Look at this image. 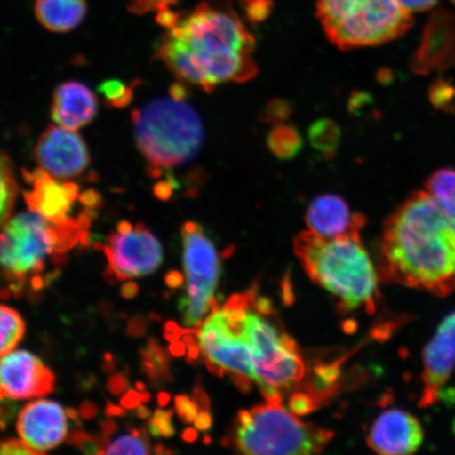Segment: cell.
Masks as SVG:
<instances>
[{
  "label": "cell",
  "instance_id": "6da1fadb",
  "mask_svg": "<svg viewBox=\"0 0 455 455\" xmlns=\"http://www.w3.org/2000/svg\"><path fill=\"white\" fill-rule=\"evenodd\" d=\"M166 20L157 55L180 82L212 93L220 84L247 83L259 73L252 33L227 5L171 11Z\"/></svg>",
  "mask_w": 455,
  "mask_h": 455
},
{
  "label": "cell",
  "instance_id": "7a4b0ae2",
  "mask_svg": "<svg viewBox=\"0 0 455 455\" xmlns=\"http://www.w3.org/2000/svg\"><path fill=\"white\" fill-rule=\"evenodd\" d=\"M379 275L436 297L455 291V233L430 193H414L386 220Z\"/></svg>",
  "mask_w": 455,
  "mask_h": 455
},
{
  "label": "cell",
  "instance_id": "3957f363",
  "mask_svg": "<svg viewBox=\"0 0 455 455\" xmlns=\"http://www.w3.org/2000/svg\"><path fill=\"white\" fill-rule=\"evenodd\" d=\"M361 235L335 238L304 231L295 237L294 251L311 280L339 299V309L348 313L377 310L379 275L363 248Z\"/></svg>",
  "mask_w": 455,
  "mask_h": 455
},
{
  "label": "cell",
  "instance_id": "277c9868",
  "mask_svg": "<svg viewBox=\"0 0 455 455\" xmlns=\"http://www.w3.org/2000/svg\"><path fill=\"white\" fill-rule=\"evenodd\" d=\"M136 146L152 178L181 166L201 149V117L185 99L170 95L148 102L132 113Z\"/></svg>",
  "mask_w": 455,
  "mask_h": 455
},
{
  "label": "cell",
  "instance_id": "5b68a950",
  "mask_svg": "<svg viewBox=\"0 0 455 455\" xmlns=\"http://www.w3.org/2000/svg\"><path fill=\"white\" fill-rule=\"evenodd\" d=\"M316 13L329 42L344 51L395 41L413 22L398 0H318Z\"/></svg>",
  "mask_w": 455,
  "mask_h": 455
},
{
  "label": "cell",
  "instance_id": "8992f818",
  "mask_svg": "<svg viewBox=\"0 0 455 455\" xmlns=\"http://www.w3.org/2000/svg\"><path fill=\"white\" fill-rule=\"evenodd\" d=\"M334 434L305 424L281 403H266L237 414L233 445L244 454H316Z\"/></svg>",
  "mask_w": 455,
  "mask_h": 455
},
{
  "label": "cell",
  "instance_id": "52a82bcc",
  "mask_svg": "<svg viewBox=\"0 0 455 455\" xmlns=\"http://www.w3.org/2000/svg\"><path fill=\"white\" fill-rule=\"evenodd\" d=\"M241 325L251 354L255 383L267 401L281 403L283 392L292 388L305 375L298 345L258 313L247 310Z\"/></svg>",
  "mask_w": 455,
  "mask_h": 455
},
{
  "label": "cell",
  "instance_id": "ba28073f",
  "mask_svg": "<svg viewBox=\"0 0 455 455\" xmlns=\"http://www.w3.org/2000/svg\"><path fill=\"white\" fill-rule=\"evenodd\" d=\"M251 299V293L235 295L223 309L215 307L197 332L209 369L220 377L224 372L229 373L243 392L251 390V384L255 383L251 354L241 325Z\"/></svg>",
  "mask_w": 455,
  "mask_h": 455
},
{
  "label": "cell",
  "instance_id": "9c48e42d",
  "mask_svg": "<svg viewBox=\"0 0 455 455\" xmlns=\"http://www.w3.org/2000/svg\"><path fill=\"white\" fill-rule=\"evenodd\" d=\"M186 273V297L180 300L184 325L198 327L216 306L215 291L220 281V258L214 243L195 221L181 228Z\"/></svg>",
  "mask_w": 455,
  "mask_h": 455
},
{
  "label": "cell",
  "instance_id": "30bf717a",
  "mask_svg": "<svg viewBox=\"0 0 455 455\" xmlns=\"http://www.w3.org/2000/svg\"><path fill=\"white\" fill-rule=\"evenodd\" d=\"M59 243L55 228L36 212H21L4 224L0 231V267L4 271L39 275L44 259Z\"/></svg>",
  "mask_w": 455,
  "mask_h": 455
},
{
  "label": "cell",
  "instance_id": "8fae6325",
  "mask_svg": "<svg viewBox=\"0 0 455 455\" xmlns=\"http://www.w3.org/2000/svg\"><path fill=\"white\" fill-rule=\"evenodd\" d=\"M102 250L118 281L152 275L164 259L161 243L145 225L123 220L107 238Z\"/></svg>",
  "mask_w": 455,
  "mask_h": 455
},
{
  "label": "cell",
  "instance_id": "7c38bea8",
  "mask_svg": "<svg viewBox=\"0 0 455 455\" xmlns=\"http://www.w3.org/2000/svg\"><path fill=\"white\" fill-rule=\"evenodd\" d=\"M52 370L26 350L10 352L0 358V400H30L55 390Z\"/></svg>",
  "mask_w": 455,
  "mask_h": 455
},
{
  "label": "cell",
  "instance_id": "4fadbf2b",
  "mask_svg": "<svg viewBox=\"0 0 455 455\" xmlns=\"http://www.w3.org/2000/svg\"><path fill=\"white\" fill-rule=\"evenodd\" d=\"M34 156L42 169L68 180L82 175L90 164L87 145L76 131L50 126L39 138Z\"/></svg>",
  "mask_w": 455,
  "mask_h": 455
},
{
  "label": "cell",
  "instance_id": "5bb4252c",
  "mask_svg": "<svg viewBox=\"0 0 455 455\" xmlns=\"http://www.w3.org/2000/svg\"><path fill=\"white\" fill-rule=\"evenodd\" d=\"M28 189L24 197L28 212H36L52 224L72 218L74 207L81 201V188L72 181L61 180L42 168L22 171Z\"/></svg>",
  "mask_w": 455,
  "mask_h": 455
},
{
  "label": "cell",
  "instance_id": "9a60e30c",
  "mask_svg": "<svg viewBox=\"0 0 455 455\" xmlns=\"http://www.w3.org/2000/svg\"><path fill=\"white\" fill-rule=\"evenodd\" d=\"M17 434L36 454L60 445L68 434L67 413L59 403L38 400L21 409Z\"/></svg>",
  "mask_w": 455,
  "mask_h": 455
},
{
  "label": "cell",
  "instance_id": "2e32d148",
  "mask_svg": "<svg viewBox=\"0 0 455 455\" xmlns=\"http://www.w3.org/2000/svg\"><path fill=\"white\" fill-rule=\"evenodd\" d=\"M455 367V311L443 320L423 352L422 395L419 406L439 401L440 392Z\"/></svg>",
  "mask_w": 455,
  "mask_h": 455
},
{
  "label": "cell",
  "instance_id": "e0dca14e",
  "mask_svg": "<svg viewBox=\"0 0 455 455\" xmlns=\"http://www.w3.org/2000/svg\"><path fill=\"white\" fill-rule=\"evenodd\" d=\"M455 67V15L445 10L430 16L411 68L418 74L442 72Z\"/></svg>",
  "mask_w": 455,
  "mask_h": 455
},
{
  "label": "cell",
  "instance_id": "ac0fdd59",
  "mask_svg": "<svg viewBox=\"0 0 455 455\" xmlns=\"http://www.w3.org/2000/svg\"><path fill=\"white\" fill-rule=\"evenodd\" d=\"M423 439V427L414 415L402 409H390L374 420L367 443L379 454L403 455L417 452Z\"/></svg>",
  "mask_w": 455,
  "mask_h": 455
},
{
  "label": "cell",
  "instance_id": "d6986e66",
  "mask_svg": "<svg viewBox=\"0 0 455 455\" xmlns=\"http://www.w3.org/2000/svg\"><path fill=\"white\" fill-rule=\"evenodd\" d=\"M305 220L310 231L325 238L361 235L366 221L363 214L352 213L345 199L335 195L316 197L307 210Z\"/></svg>",
  "mask_w": 455,
  "mask_h": 455
},
{
  "label": "cell",
  "instance_id": "ffe728a7",
  "mask_svg": "<svg viewBox=\"0 0 455 455\" xmlns=\"http://www.w3.org/2000/svg\"><path fill=\"white\" fill-rule=\"evenodd\" d=\"M98 109L92 91L81 82L69 81L55 90L51 116L59 126L77 131L93 121Z\"/></svg>",
  "mask_w": 455,
  "mask_h": 455
},
{
  "label": "cell",
  "instance_id": "44dd1931",
  "mask_svg": "<svg viewBox=\"0 0 455 455\" xmlns=\"http://www.w3.org/2000/svg\"><path fill=\"white\" fill-rule=\"evenodd\" d=\"M36 16L49 31L67 33L82 24L87 4L85 0H36Z\"/></svg>",
  "mask_w": 455,
  "mask_h": 455
},
{
  "label": "cell",
  "instance_id": "7402d4cb",
  "mask_svg": "<svg viewBox=\"0 0 455 455\" xmlns=\"http://www.w3.org/2000/svg\"><path fill=\"white\" fill-rule=\"evenodd\" d=\"M426 191L439 204L455 233V170L445 168L435 171L427 180Z\"/></svg>",
  "mask_w": 455,
  "mask_h": 455
},
{
  "label": "cell",
  "instance_id": "603a6c76",
  "mask_svg": "<svg viewBox=\"0 0 455 455\" xmlns=\"http://www.w3.org/2000/svg\"><path fill=\"white\" fill-rule=\"evenodd\" d=\"M25 332L26 323L20 312L0 305V357L12 352Z\"/></svg>",
  "mask_w": 455,
  "mask_h": 455
},
{
  "label": "cell",
  "instance_id": "cb8c5ba5",
  "mask_svg": "<svg viewBox=\"0 0 455 455\" xmlns=\"http://www.w3.org/2000/svg\"><path fill=\"white\" fill-rule=\"evenodd\" d=\"M270 151L277 158L291 159L303 147L298 130L286 124H275L268 136Z\"/></svg>",
  "mask_w": 455,
  "mask_h": 455
},
{
  "label": "cell",
  "instance_id": "d4e9b609",
  "mask_svg": "<svg viewBox=\"0 0 455 455\" xmlns=\"http://www.w3.org/2000/svg\"><path fill=\"white\" fill-rule=\"evenodd\" d=\"M19 186L15 178L12 162L0 152V226L10 218L16 201Z\"/></svg>",
  "mask_w": 455,
  "mask_h": 455
},
{
  "label": "cell",
  "instance_id": "484cf974",
  "mask_svg": "<svg viewBox=\"0 0 455 455\" xmlns=\"http://www.w3.org/2000/svg\"><path fill=\"white\" fill-rule=\"evenodd\" d=\"M309 140L315 150L331 157L338 151L340 140L338 124L329 118L318 119L309 129Z\"/></svg>",
  "mask_w": 455,
  "mask_h": 455
},
{
  "label": "cell",
  "instance_id": "4316f807",
  "mask_svg": "<svg viewBox=\"0 0 455 455\" xmlns=\"http://www.w3.org/2000/svg\"><path fill=\"white\" fill-rule=\"evenodd\" d=\"M149 435L146 429H132L128 435H122L109 443L102 454H150Z\"/></svg>",
  "mask_w": 455,
  "mask_h": 455
},
{
  "label": "cell",
  "instance_id": "83f0119b",
  "mask_svg": "<svg viewBox=\"0 0 455 455\" xmlns=\"http://www.w3.org/2000/svg\"><path fill=\"white\" fill-rule=\"evenodd\" d=\"M100 92L106 104L112 108H124L133 99L134 84H126L116 79L102 83Z\"/></svg>",
  "mask_w": 455,
  "mask_h": 455
},
{
  "label": "cell",
  "instance_id": "f1b7e54d",
  "mask_svg": "<svg viewBox=\"0 0 455 455\" xmlns=\"http://www.w3.org/2000/svg\"><path fill=\"white\" fill-rule=\"evenodd\" d=\"M109 440L102 435L96 436L76 429L68 436L67 442L84 454H102L106 447L109 445Z\"/></svg>",
  "mask_w": 455,
  "mask_h": 455
},
{
  "label": "cell",
  "instance_id": "f546056e",
  "mask_svg": "<svg viewBox=\"0 0 455 455\" xmlns=\"http://www.w3.org/2000/svg\"><path fill=\"white\" fill-rule=\"evenodd\" d=\"M173 411H162L157 409L153 413L152 419L148 422V430L149 434L157 439L159 436L172 437L175 435V428L172 423Z\"/></svg>",
  "mask_w": 455,
  "mask_h": 455
},
{
  "label": "cell",
  "instance_id": "4dcf8cb0",
  "mask_svg": "<svg viewBox=\"0 0 455 455\" xmlns=\"http://www.w3.org/2000/svg\"><path fill=\"white\" fill-rule=\"evenodd\" d=\"M315 379L313 387L318 395H327L334 383L338 382L340 369L338 363L332 365H321L315 369Z\"/></svg>",
  "mask_w": 455,
  "mask_h": 455
},
{
  "label": "cell",
  "instance_id": "1f68e13d",
  "mask_svg": "<svg viewBox=\"0 0 455 455\" xmlns=\"http://www.w3.org/2000/svg\"><path fill=\"white\" fill-rule=\"evenodd\" d=\"M176 0H130L129 8L135 14L162 13L171 10Z\"/></svg>",
  "mask_w": 455,
  "mask_h": 455
},
{
  "label": "cell",
  "instance_id": "d6a6232c",
  "mask_svg": "<svg viewBox=\"0 0 455 455\" xmlns=\"http://www.w3.org/2000/svg\"><path fill=\"white\" fill-rule=\"evenodd\" d=\"M315 397L307 392L299 391L289 400V409L295 415H306L317 408Z\"/></svg>",
  "mask_w": 455,
  "mask_h": 455
},
{
  "label": "cell",
  "instance_id": "836d02e7",
  "mask_svg": "<svg viewBox=\"0 0 455 455\" xmlns=\"http://www.w3.org/2000/svg\"><path fill=\"white\" fill-rule=\"evenodd\" d=\"M174 402L175 411L178 412L181 422L185 424L195 423L199 413V409L195 401L190 400V397L187 395H178Z\"/></svg>",
  "mask_w": 455,
  "mask_h": 455
},
{
  "label": "cell",
  "instance_id": "e575fe53",
  "mask_svg": "<svg viewBox=\"0 0 455 455\" xmlns=\"http://www.w3.org/2000/svg\"><path fill=\"white\" fill-rule=\"evenodd\" d=\"M291 113V108H290L287 101L277 100H272L266 109V119L273 124H280L286 122Z\"/></svg>",
  "mask_w": 455,
  "mask_h": 455
},
{
  "label": "cell",
  "instance_id": "d590c367",
  "mask_svg": "<svg viewBox=\"0 0 455 455\" xmlns=\"http://www.w3.org/2000/svg\"><path fill=\"white\" fill-rule=\"evenodd\" d=\"M0 454H36L24 442L17 439H4L0 441Z\"/></svg>",
  "mask_w": 455,
  "mask_h": 455
},
{
  "label": "cell",
  "instance_id": "8d00e7d4",
  "mask_svg": "<svg viewBox=\"0 0 455 455\" xmlns=\"http://www.w3.org/2000/svg\"><path fill=\"white\" fill-rule=\"evenodd\" d=\"M108 390L116 396L126 394L130 388V382L127 375L123 372H117L111 375L107 383Z\"/></svg>",
  "mask_w": 455,
  "mask_h": 455
},
{
  "label": "cell",
  "instance_id": "74e56055",
  "mask_svg": "<svg viewBox=\"0 0 455 455\" xmlns=\"http://www.w3.org/2000/svg\"><path fill=\"white\" fill-rule=\"evenodd\" d=\"M17 409L19 407L10 398L0 400V430L7 428L8 424L14 419Z\"/></svg>",
  "mask_w": 455,
  "mask_h": 455
},
{
  "label": "cell",
  "instance_id": "f35d334b",
  "mask_svg": "<svg viewBox=\"0 0 455 455\" xmlns=\"http://www.w3.org/2000/svg\"><path fill=\"white\" fill-rule=\"evenodd\" d=\"M148 331L146 318L140 315L130 318L127 323V335L130 338H142Z\"/></svg>",
  "mask_w": 455,
  "mask_h": 455
},
{
  "label": "cell",
  "instance_id": "ab89813d",
  "mask_svg": "<svg viewBox=\"0 0 455 455\" xmlns=\"http://www.w3.org/2000/svg\"><path fill=\"white\" fill-rule=\"evenodd\" d=\"M188 330L180 328L178 323H175L174 322H168L166 326H164V339L169 340L170 343H173V341L184 337V334Z\"/></svg>",
  "mask_w": 455,
  "mask_h": 455
},
{
  "label": "cell",
  "instance_id": "60d3db41",
  "mask_svg": "<svg viewBox=\"0 0 455 455\" xmlns=\"http://www.w3.org/2000/svg\"><path fill=\"white\" fill-rule=\"evenodd\" d=\"M141 395L140 391L129 389L127 394L122 397L121 405L126 409H135L140 405Z\"/></svg>",
  "mask_w": 455,
  "mask_h": 455
},
{
  "label": "cell",
  "instance_id": "b9f144b4",
  "mask_svg": "<svg viewBox=\"0 0 455 455\" xmlns=\"http://www.w3.org/2000/svg\"><path fill=\"white\" fill-rule=\"evenodd\" d=\"M99 407L93 402L85 401L79 407V415L84 419H93L98 417Z\"/></svg>",
  "mask_w": 455,
  "mask_h": 455
},
{
  "label": "cell",
  "instance_id": "7bdbcfd3",
  "mask_svg": "<svg viewBox=\"0 0 455 455\" xmlns=\"http://www.w3.org/2000/svg\"><path fill=\"white\" fill-rule=\"evenodd\" d=\"M196 428L201 431H207L212 428V418L209 411H201L195 420Z\"/></svg>",
  "mask_w": 455,
  "mask_h": 455
},
{
  "label": "cell",
  "instance_id": "ee69618b",
  "mask_svg": "<svg viewBox=\"0 0 455 455\" xmlns=\"http://www.w3.org/2000/svg\"><path fill=\"white\" fill-rule=\"evenodd\" d=\"M193 401L196 403L199 411H209L210 403L208 396L204 395V392L201 388H196L193 391Z\"/></svg>",
  "mask_w": 455,
  "mask_h": 455
},
{
  "label": "cell",
  "instance_id": "f6af8a7d",
  "mask_svg": "<svg viewBox=\"0 0 455 455\" xmlns=\"http://www.w3.org/2000/svg\"><path fill=\"white\" fill-rule=\"evenodd\" d=\"M101 435L110 439L113 435H116L118 430V425L112 419L102 420L100 423Z\"/></svg>",
  "mask_w": 455,
  "mask_h": 455
},
{
  "label": "cell",
  "instance_id": "bcb514c9",
  "mask_svg": "<svg viewBox=\"0 0 455 455\" xmlns=\"http://www.w3.org/2000/svg\"><path fill=\"white\" fill-rule=\"evenodd\" d=\"M105 414L108 418H124L128 414L127 409L123 406L114 405L112 403H108L105 408Z\"/></svg>",
  "mask_w": 455,
  "mask_h": 455
},
{
  "label": "cell",
  "instance_id": "7dc6e473",
  "mask_svg": "<svg viewBox=\"0 0 455 455\" xmlns=\"http://www.w3.org/2000/svg\"><path fill=\"white\" fill-rule=\"evenodd\" d=\"M252 304L254 310L259 313H263V315H270L273 311L272 304L268 299L259 298L254 301L253 298Z\"/></svg>",
  "mask_w": 455,
  "mask_h": 455
},
{
  "label": "cell",
  "instance_id": "c3c4849f",
  "mask_svg": "<svg viewBox=\"0 0 455 455\" xmlns=\"http://www.w3.org/2000/svg\"><path fill=\"white\" fill-rule=\"evenodd\" d=\"M167 286L170 288H179L184 283V276L179 271H171L164 278Z\"/></svg>",
  "mask_w": 455,
  "mask_h": 455
},
{
  "label": "cell",
  "instance_id": "681fc988",
  "mask_svg": "<svg viewBox=\"0 0 455 455\" xmlns=\"http://www.w3.org/2000/svg\"><path fill=\"white\" fill-rule=\"evenodd\" d=\"M140 288L138 284L133 282L124 283L121 288V294L124 299H134L139 294Z\"/></svg>",
  "mask_w": 455,
  "mask_h": 455
},
{
  "label": "cell",
  "instance_id": "f907efd6",
  "mask_svg": "<svg viewBox=\"0 0 455 455\" xmlns=\"http://www.w3.org/2000/svg\"><path fill=\"white\" fill-rule=\"evenodd\" d=\"M185 343H180V341H173L171 346H169V352L171 355L174 356H183L186 355V347Z\"/></svg>",
  "mask_w": 455,
  "mask_h": 455
},
{
  "label": "cell",
  "instance_id": "816d5d0a",
  "mask_svg": "<svg viewBox=\"0 0 455 455\" xmlns=\"http://www.w3.org/2000/svg\"><path fill=\"white\" fill-rule=\"evenodd\" d=\"M134 414L140 419H147L151 417L152 412L149 408L144 405H140L135 408Z\"/></svg>",
  "mask_w": 455,
  "mask_h": 455
},
{
  "label": "cell",
  "instance_id": "f5cc1de1",
  "mask_svg": "<svg viewBox=\"0 0 455 455\" xmlns=\"http://www.w3.org/2000/svg\"><path fill=\"white\" fill-rule=\"evenodd\" d=\"M31 287L34 291H42L43 288L47 286H45L44 278L36 275L31 278Z\"/></svg>",
  "mask_w": 455,
  "mask_h": 455
},
{
  "label": "cell",
  "instance_id": "db71d44e",
  "mask_svg": "<svg viewBox=\"0 0 455 455\" xmlns=\"http://www.w3.org/2000/svg\"><path fill=\"white\" fill-rule=\"evenodd\" d=\"M181 437H183V440L188 443H193L196 441L197 439V434L195 429L188 428L183 432V435H181Z\"/></svg>",
  "mask_w": 455,
  "mask_h": 455
},
{
  "label": "cell",
  "instance_id": "11a10c76",
  "mask_svg": "<svg viewBox=\"0 0 455 455\" xmlns=\"http://www.w3.org/2000/svg\"><path fill=\"white\" fill-rule=\"evenodd\" d=\"M199 355V348L196 345H193L189 347V350H188L187 354V361L188 362H195Z\"/></svg>",
  "mask_w": 455,
  "mask_h": 455
},
{
  "label": "cell",
  "instance_id": "9f6ffc18",
  "mask_svg": "<svg viewBox=\"0 0 455 455\" xmlns=\"http://www.w3.org/2000/svg\"><path fill=\"white\" fill-rule=\"evenodd\" d=\"M67 417L73 420L74 423H76L78 426L82 425L81 419H78L79 413L73 408L66 409Z\"/></svg>",
  "mask_w": 455,
  "mask_h": 455
},
{
  "label": "cell",
  "instance_id": "6f0895ef",
  "mask_svg": "<svg viewBox=\"0 0 455 455\" xmlns=\"http://www.w3.org/2000/svg\"><path fill=\"white\" fill-rule=\"evenodd\" d=\"M170 402V395L167 392H161L157 395V403L161 407L167 406Z\"/></svg>",
  "mask_w": 455,
  "mask_h": 455
},
{
  "label": "cell",
  "instance_id": "680465c9",
  "mask_svg": "<svg viewBox=\"0 0 455 455\" xmlns=\"http://www.w3.org/2000/svg\"><path fill=\"white\" fill-rule=\"evenodd\" d=\"M116 362L112 361H105L104 365H102V369L105 370L106 372H113L114 369H116Z\"/></svg>",
  "mask_w": 455,
  "mask_h": 455
},
{
  "label": "cell",
  "instance_id": "91938a15",
  "mask_svg": "<svg viewBox=\"0 0 455 455\" xmlns=\"http://www.w3.org/2000/svg\"><path fill=\"white\" fill-rule=\"evenodd\" d=\"M355 323L352 321H347L344 323V330L347 333H352L355 331Z\"/></svg>",
  "mask_w": 455,
  "mask_h": 455
},
{
  "label": "cell",
  "instance_id": "94428289",
  "mask_svg": "<svg viewBox=\"0 0 455 455\" xmlns=\"http://www.w3.org/2000/svg\"><path fill=\"white\" fill-rule=\"evenodd\" d=\"M155 453L156 454H168V453H173V451H168V449L164 448L162 445H157L155 448Z\"/></svg>",
  "mask_w": 455,
  "mask_h": 455
},
{
  "label": "cell",
  "instance_id": "6125c7cd",
  "mask_svg": "<svg viewBox=\"0 0 455 455\" xmlns=\"http://www.w3.org/2000/svg\"><path fill=\"white\" fill-rule=\"evenodd\" d=\"M140 395H141L142 403H147L150 402L151 395L149 394V392H147V391L140 392Z\"/></svg>",
  "mask_w": 455,
  "mask_h": 455
},
{
  "label": "cell",
  "instance_id": "be15d7a7",
  "mask_svg": "<svg viewBox=\"0 0 455 455\" xmlns=\"http://www.w3.org/2000/svg\"><path fill=\"white\" fill-rule=\"evenodd\" d=\"M135 388H136V390H138L140 392H144L146 390V386H145L144 383L136 382L135 383Z\"/></svg>",
  "mask_w": 455,
  "mask_h": 455
},
{
  "label": "cell",
  "instance_id": "e7e4bbea",
  "mask_svg": "<svg viewBox=\"0 0 455 455\" xmlns=\"http://www.w3.org/2000/svg\"><path fill=\"white\" fill-rule=\"evenodd\" d=\"M451 3H453L455 4V0H451Z\"/></svg>",
  "mask_w": 455,
  "mask_h": 455
}]
</instances>
